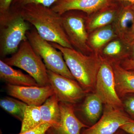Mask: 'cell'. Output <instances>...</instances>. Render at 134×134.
I'll return each instance as SVG.
<instances>
[{"instance_id": "1", "label": "cell", "mask_w": 134, "mask_h": 134, "mask_svg": "<svg viewBox=\"0 0 134 134\" xmlns=\"http://www.w3.org/2000/svg\"><path fill=\"white\" fill-rule=\"evenodd\" d=\"M13 11H17L45 40L64 47L74 48L63 29L61 15L52 8L30 4Z\"/></svg>"}, {"instance_id": "2", "label": "cell", "mask_w": 134, "mask_h": 134, "mask_svg": "<svg viewBox=\"0 0 134 134\" xmlns=\"http://www.w3.org/2000/svg\"><path fill=\"white\" fill-rule=\"evenodd\" d=\"M51 44L62 53L70 71L86 93L95 91L101 59L98 55L84 54L74 48H67L56 43Z\"/></svg>"}, {"instance_id": "3", "label": "cell", "mask_w": 134, "mask_h": 134, "mask_svg": "<svg viewBox=\"0 0 134 134\" xmlns=\"http://www.w3.org/2000/svg\"><path fill=\"white\" fill-rule=\"evenodd\" d=\"M30 25L17 11L0 14V55L3 59L13 54L20 44L27 40Z\"/></svg>"}, {"instance_id": "4", "label": "cell", "mask_w": 134, "mask_h": 134, "mask_svg": "<svg viewBox=\"0 0 134 134\" xmlns=\"http://www.w3.org/2000/svg\"><path fill=\"white\" fill-rule=\"evenodd\" d=\"M42 59L35 52L28 40L22 42L11 57L2 59L6 64L23 70L40 86H50L47 69Z\"/></svg>"}, {"instance_id": "5", "label": "cell", "mask_w": 134, "mask_h": 134, "mask_svg": "<svg viewBox=\"0 0 134 134\" xmlns=\"http://www.w3.org/2000/svg\"><path fill=\"white\" fill-rule=\"evenodd\" d=\"M26 37L35 52L43 60L47 69L76 80L69 69L61 52L42 38L34 27L27 31Z\"/></svg>"}, {"instance_id": "6", "label": "cell", "mask_w": 134, "mask_h": 134, "mask_svg": "<svg viewBox=\"0 0 134 134\" xmlns=\"http://www.w3.org/2000/svg\"><path fill=\"white\" fill-rule=\"evenodd\" d=\"M78 10H70L61 15L63 29L73 48L86 55L94 54L88 44L86 17Z\"/></svg>"}, {"instance_id": "7", "label": "cell", "mask_w": 134, "mask_h": 134, "mask_svg": "<svg viewBox=\"0 0 134 134\" xmlns=\"http://www.w3.org/2000/svg\"><path fill=\"white\" fill-rule=\"evenodd\" d=\"M100 58L101 63L97 76L95 93L105 105L122 108L123 104L115 89L112 63Z\"/></svg>"}, {"instance_id": "8", "label": "cell", "mask_w": 134, "mask_h": 134, "mask_svg": "<svg viewBox=\"0 0 134 134\" xmlns=\"http://www.w3.org/2000/svg\"><path fill=\"white\" fill-rule=\"evenodd\" d=\"M50 85L61 102L75 105L87 93L78 82L47 69Z\"/></svg>"}, {"instance_id": "9", "label": "cell", "mask_w": 134, "mask_h": 134, "mask_svg": "<svg viewBox=\"0 0 134 134\" xmlns=\"http://www.w3.org/2000/svg\"><path fill=\"white\" fill-rule=\"evenodd\" d=\"M105 105L103 115L96 123L83 131L81 134H114L121 126L132 122L130 118L121 110Z\"/></svg>"}, {"instance_id": "10", "label": "cell", "mask_w": 134, "mask_h": 134, "mask_svg": "<svg viewBox=\"0 0 134 134\" xmlns=\"http://www.w3.org/2000/svg\"><path fill=\"white\" fill-rule=\"evenodd\" d=\"M7 93L9 96L26 103L28 105L40 106L54 94L51 86H18L7 84Z\"/></svg>"}, {"instance_id": "11", "label": "cell", "mask_w": 134, "mask_h": 134, "mask_svg": "<svg viewBox=\"0 0 134 134\" xmlns=\"http://www.w3.org/2000/svg\"><path fill=\"white\" fill-rule=\"evenodd\" d=\"M60 121L57 126H51L46 134H81V130L89 127L79 119L75 112L74 105L60 101Z\"/></svg>"}, {"instance_id": "12", "label": "cell", "mask_w": 134, "mask_h": 134, "mask_svg": "<svg viewBox=\"0 0 134 134\" xmlns=\"http://www.w3.org/2000/svg\"><path fill=\"white\" fill-rule=\"evenodd\" d=\"M110 2V0H59L51 8L60 15L70 10H78L89 16Z\"/></svg>"}, {"instance_id": "13", "label": "cell", "mask_w": 134, "mask_h": 134, "mask_svg": "<svg viewBox=\"0 0 134 134\" xmlns=\"http://www.w3.org/2000/svg\"><path fill=\"white\" fill-rule=\"evenodd\" d=\"M120 7L110 2L106 7L86 17V26L89 34L96 29L109 25L114 22Z\"/></svg>"}, {"instance_id": "14", "label": "cell", "mask_w": 134, "mask_h": 134, "mask_svg": "<svg viewBox=\"0 0 134 134\" xmlns=\"http://www.w3.org/2000/svg\"><path fill=\"white\" fill-rule=\"evenodd\" d=\"M0 78L7 84L10 85L40 86L30 75L25 74L19 70L14 69L2 59L0 60Z\"/></svg>"}, {"instance_id": "15", "label": "cell", "mask_w": 134, "mask_h": 134, "mask_svg": "<svg viewBox=\"0 0 134 134\" xmlns=\"http://www.w3.org/2000/svg\"><path fill=\"white\" fill-rule=\"evenodd\" d=\"M129 51V45L121 39L117 37L106 44L98 55L111 63L120 62L128 58Z\"/></svg>"}, {"instance_id": "16", "label": "cell", "mask_w": 134, "mask_h": 134, "mask_svg": "<svg viewBox=\"0 0 134 134\" xmlns=\"http://www.w3.org/2000/svg\"><path fill=\"white\" fill-rule=\"evenodd\" d=\"M111 63L118 96L120 97L129 93H134V72L122 68L120 62Z\"/></svg>"}, {"instance_id": "17", "label": "cell", "mask_w": 134, "mask_h": 134, "mask_svg": "<svg viewBox=\"0 0 134 134\" xmlns=\"http://www.w3.org/2000/svg\"><path fill=\"white\" fill-rule=\"evenodd\" d=\"M118 37L112 24L99 28L89 34L88 44L95 54L99 53L106 44Z\"/></svg>"}, {"instance_id": "18", "label": "cell", "mask_w": 134, "mask_h": 134, "mask_svg": "<svg viewBox=\"0 0 134 134\" xmlns=\"http://www.w3.org/2000/svg\"><path fill=\"white\" fill-rule=\"evenodd\" d=\"M60 100L55 94L48 98L40 106L42 122H46L52 126H57L61 118Z\"/></svg>"}, {"instance_id": "19", "label": "cell", "mask_w": 134, "mask_h": 134, "mask_svg": "<svg viewBox=\"0 0 134 134\" xmlns=\"http://www.w3.org/2000/svg\"><path fill=\"white\" fill-rule=\"evenodd\" d=\"M134 21V8L132 5H121L112 24L118 38L124 41L126 34Z\"/></svg>"}, {"instance_id": "20", "label": "cell", "mask_w": 134, "mask_h": 134, "mask_svg": "<svg viewBox=\"0 0 134 134\" xmlns=\"http://www.w3.org/2000/svg\"><path fill=\"white\" fill-rule=\"evenodd\" d=\"M103 104L96 93H93L85 98L78 110L88 120L95 122L100 117L103 109Z\"/></svg>"}, {"instance_id": "21", "label": "cell", "mask_w": 134, "mask_h": 134, "mask_svg": "<svg viewBox=\"0 0 134 134\" xmlns=\"http://www.w3.org/2000/svg\"><path fill=\"white\" fill-rule=\"evenodd\" d=\"M0 106L7 112L22 122L28 105L15 98L7 97L1 99Z\"/></svg>"}, {"instance_id": "22", "label": "cell", "mask_w": 134, "mask_h": 134, "mask_svg": "<svg viewBox=\"0 0 134 134\" xmlns=\"http://www.w3.org/2000/svg\"><path fill=\"white\" fill-rule=\"evenodd\" d=\"M41 123V115L40 106L28 105L22 121L20 133L32 129Z\"/></svg>"}, {"instance_id": "23", "label": "cell", "mask_w": 134, "mask_h": 134, "mask_svg": "<svg viewBox=\"0 0 134 134\" xmlns=\"http://www.w3.org/2000/svg\"><path fill=\"white\" fill-rule=\"evenodd\" d=\"M59 0H14L10 7V10H16L30 4H39L50 7Z\"/></svg>"}, {"instance_id": "24", "label": "cell", "mask_w": 134, "mask_h": 134, "mask_svg": "<svg viewBox=\"0 0 134 134\" xmlns=\"http://www.w3.org/2000/svg\"><path fill=\"white\" fill-rule=\"evenodd\" d=\"M51 126H52L48 123L42 122L32 129L17 134H46L47 130Z\"/></svg>"}, {"instance_id": "25", "label": "cell", "mask_w": 134, "mask_h": 134, "mask_svg": "<svg viewBox=\"0 0 134 134\" xmlns=\"http://www.w3.org/2000/svg\"><path fill=\"white\" fill-rule=\"evenodd\" d=\"M124 105L127 112L134 118V96L128 97L125 100Z\"/></svg>"}, {"instance_id": "26", "label": "cell", "mask_w": 134, "mask_h": 134, "mask_svg": "<svg viewBox=\"0 0 134 134\" xmlns=\"http://www.w3.org/2000/svg\"><path fill=\"white\" fill-rule=\"evenodd\" d=\"M134 40V21L126 34L124 41L129 45Z\"/></svg>"}, {"instance_id": "27", "label": "cell", "mask_w": 134, "mask_h": 134, "mask_svg": "<svg viewBox=\"0 0 134 134\" xmlns=\"http://www.w3.org/2000/svg\"><path fill=\"white\" fill-rule=\"evenodd\" d=\"M120 63L125 69L134 72V59L126 58L120 62Z\"/></svg>"}, {"instance_id": "28", "label": "cell", "mask_w": 134, "mask_h": 134, "mask_svg": "<svg viewBox=\"0 0 134 134\" xmlns=\"http://www.w3.org/2000/svg\"><path fill=\"white\" fill-rule=\"evenodd\" d=\"M14 0H0V14H3L9 11Z\"/></svg>"}, {"instance_id": "29", "label": "cell", "mask_w": 134, "mask_h": 134, "mask_svg": "<svg viewBox=\"0 0 134 134\" xmlns=\"http://www.w3.org/2000/svg\"><path fill=\"white\" fill-rule=\"evenodd\" d=\"M120 129L130 134H134V120L132 122L121 126Z\"/></svg>"}, {"instance_id": "30", "label": "cell", "mask_w": 134, "mask_h": 134, "mask_svg": "<svg viewBox=\"0 0 134 134\" xmlns=\"http://www.w3.org/2000/svg\"><path fill=\"white\" fill-rule=\"evenodd\" d=\"M110 2H116L120 3L121 5H134V0H110Z\"/></svg>"}, {"instance_id": "31", "label": "cell", "mask_w": 134, "mask_h": 134, "mask_svg": "<svg viewBox=\"0 0 134 134\" xmlns=\"http://www.w3.org/2000/svg\"><path fill=\"white\" fill-rule=\"evenodd\" d=\"M129 56L127 58L134 59V40L129 45Z\"/></svg>"}, {"instance_id": "32", "label": "cell", "mask_w": 134, "mask_h": 134, "mask_svg": "<svg viewBox=\"0 0 134 134\" xmlns=\"http://www.w3.org/2000/svg\"><path fill=\"white\" fill-rule=\"evenodd\" d=\"M114 134H124V132H122V131H120V130H119V131H117L116 133H115Z\"/></svg>"}, {"instance_id": "33", "label": "cell", "mask_w": 134, "mask_h": 134, "mask_svg": "<svg viewBox=\"0 0 134 134\" xmlns=\"http://www.w3.org/2000/svg\"><path fill=\"white\" fill-rule=\"evenodd\" d=\"M132 6H133V7L134 8V5H132Z\"/></svg>"}]
</instances>
